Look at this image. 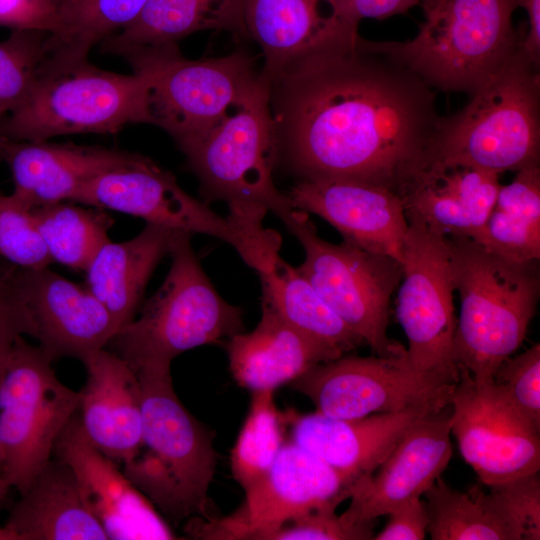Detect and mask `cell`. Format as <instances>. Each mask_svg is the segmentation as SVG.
I'll use <instances>...</instances> for the list:
<instances>
[{"label":"cell","instance_id":"d6986e66","mask_svg":"<svg viewBox=\"0 0 540 540\" xmlns=\"http://www.w3.org/2000/svg\"><path fill=\"white\" fill-rule=\"evenodd\" d=\"M54 454L73 471L90 513L110 540L177 539L155 506L84 433L78 415L59 437Z\"/></svg>","mask_w":540,"mask_h":540},{"label":"cell","instance_id":"ab89813d","mask_svg":"<svg viewBox=\"0 0 540 540\" xmlns=\"http://www.w3.org/2000/svg\"><path fill=\"white\" fill-rule=\"evenodd\" d=\"M23 335L35 337L32 317L15 287L12 269L0 270V373Z\"/></svg>","mask_w":540,"mask_h":540},{"label":"cell","instance_id":"d590c367","mask_svg":"<svg viewBox=\"0 0 540 540\" xmlns=\"http://www.w3.org/2000/svg\"><path fill=\"white\" fill-rule=\"evenodd\" d=\"M0 255L20 268L37 269L53 263L31 208L14 194L0 193Z\"/></svg>","mask_w":540,"mask_h":540},{"label":"cell","instance_id":"2e32d148","mask_svg":"<svg viewBox=\"0 0 540 540\" xmlns=\"http://www.w3.org/2000/svg\"><path fill=\"white\" fill-rule=\"evenodd\" d=\"M242 36L260 47V78L267 85L307 56L353 47L358 25L342 0H239Z\"/></svg>","mask_w":540,"mask_h":540},{"label":"cell","instance_id":"4fadbf2b","mask_svg":"<svg viewBox=\"0 0 540 540\" xmlns=\"http://www.w3.org/2000/svg\"><path fill=\"white\" fill-rule=\"evenodd\" d=\"M353 482L293 441L284 442L266 474L245 491V501L221 518H191L188 535L203 539L267 540L284 523L350 497Z\"/></svg>","mask_w":540,"mask_h":540},{"label":"cell","instance_id":"c3c4849f","mask_svg":"<svg viewBox=\"0 0 540 540\" xmlns=\"http://www.w3.org/2000/svg\"><path fill=\"white\" fill-rule=\"evenodd\" d=\"M6 140H7V139H5V138L2 136L1 132H0V147L3 145V143H4Z\"/></svg>","mask_w":540,"mask_h":540},{"label":"cell","instance_id":"6da1fadb","mask_svg":"<svg viewBox=\"0 0 540 540\" xmlns=\"http://www.w3.org/2000/svg\"><path fill=\"white\" fill-rule=\"evenodd\" d=\"M278 161L301 180H353L400 194L442 117L434 89L370 41L300 59L269 83Z\"/></svg>","mask_w":540,"mask_h":540},{"label":"cell","instance_id":"f6af8a7d","mask_svg":"<svg viewBox=\"0 0 540 540\" xmlns=\"http://www.w3.org/2000/svg\"><path fill=\"white\" fill-rule=\"evenodd\" d=\"M11 488L4 474V458L0 448V510L4 507Z\"/></svg>","mask_w":540,"mask_h":540},{"label":"cell","instance_id":"60d3db41","mask_svg":"<svg viewBox=\"0 0 540 540\" xmlns=\"http://www.w3.org/2000/svg\"><path fill=\"white\" fill-rule=\"evenodd\" d=\"M57 8L54 0H0V26L50 32Z\"/></svg>","mask_w":540,"mask_h":540},{"label":"cell","instance_id":"83f0119b","mask_svg":"<svg viewBox=\"0 0 540 540\" xmlns=\"http://www.w3.org/2000/svg\"><path fill=\"white\" fill-rule=\"evenodd\" d=\"M261 305L272 308L287 323L341 357L364 341L329 307L302 273L278 255L258 273Z\"/></svg>","mask_w":540,"mask_h":540},{"label":"cell","instance_id":"7bdbcfd3","mask_svg":"<svg viewBox=\"0 0 540 540\" xmlns=\"http://www.w3.org/2000/svg\"><path fill=\"white\" fill-rule=\"evenodd\" d=\"M350 19L359 24L364 18L385 19L408 11L421 0H342Z\"/></svg>","mask_w":540,"mask_h":540},{"label":"cell","instance_id":"8d00e7d4","mask_svg":"<svg viewBox=\"0 0 540 540\" xmlns=\"http://www.w3.org/2000/svg\"><path fill=\"white\" fill-rule=\"evenodd\" d=\"M494 383L512 407L540 431V344L536 343L497 368Z\"/></svg>","mask_w":540,"mask_h":540},{"label":"cell","instance_id":"30bf717a","mask_svg":"<svg viewBox=\"0 0 540 540\" xmlns=\"http://www.w3.org/2000/svg\"><path fill=\"white\" fill-rule=\"evenodd\" d=\"M51 363L22 336L0 373L4 474L20 495L52 460L59 437L79 410V391L64 385Z\"/></svg>","mask_w":540,"mask_h":540},{"label":"cell","instance_id":"7c38bea8","mask_svg":"<svg viewBox=\"0 0 540 540\" xmlns=\"http://www.w3.org/2000/svg\"><path fill=\"white\" fill-rule=\"evenodd\" d=\"M458 379L447 373L418 370L406 354L341 356L315 365L290 386L311 400L316 413L355 419L430 402H449Z\"/></svg>","mask_w":540,"mask_h":540},{"label":"cell","instance_id":"e0dca14e","mask_svg":"<svg viewBox=\"0 0 540 540\" xmlns=\"http://www.w3.org/2000/svg\"><path fill=\"white\" fill-rule=\"evenodd\" d=\"M451 412L448 403L418 419L372 475L353 483L350 505L340 517L350 525L370 523L421 498L451 459Z\"/></svg>","mask_w":540,"mask_h":540},{"label":"cell","instance_id":"4dcf8cb0","mask_svg":"<svg viewBox=\"0 0 540 540\" xmlns=\"http://www.w3.org/2000/svg\"><path fill=\"white\" fill-rule=\"evenodd\" d=\"M424 496L433 540H522L491 490L474 486L462 493L440 476Z\"/></svg>","mask_w":540,"mask_h":540},{"label":"cell","instance_id":"484cf974","mask_svg":"<svg viewBox=\"0 0 540 540\" xmlns=\"http://www.w3.org/2000/svg\"><path fill=\"white\" fill-rule=\"evenodd\" d=\"M181 233L146 223L139 234L127 241L110 240L89 265L87 288L109 311L117 331L136 317L152 273L170 255Z\"/></svg>","mask_w":540,"mask_h":540},{"label":"cell","instance_id":"4316f807","mask_svg":"<svg viewBox=\"0 0 540 540\" xmlns=\"http://www.w3.org/2000/svg\"><path fill=\"white\" fill-rule=\"evenodd\" d=\"M19 540H107L87 509L76 477L64 462L51 460L12 506L4 524Z\"/></svg>","mask_w":540,"mask_h":540},{"label":"cell","instance_id":"277c9868","mask_svg":"<svg viewBox=\"0 0 540 540\" xmlns=\"http://www.w3.org/2000/svg\"><path fill=\"white\" fill-rule=\"evenodd\" d=\"M538 70L521 43L461 111L441 119L423 169L467 165L500 175L539 165Z\"/></svg>","mask_w":540,"mask_h":540},{"label":"cell","instance_id":"f546056e","mask_svg":"<svg viewBox=\"0 0 540 540\" xmlns=\"http://www.w3.org/2000/svg\"><path fill=\"white\" fill-rule=\"evenodd\" d=\"M475 241L515 262L539 261V165L518 170L511 183L500 186L484 228Z\"/></svg>","mask_w":540,"mask_h":540},{"label":"cell","instance_id":"8992f818","mask_svg":"<svg viewBox=\"0 0 540 540\" xmlns=\"http://www.w3.org/2000/svg\"><path fill=\"white\" fill-rule=\"evenodd\" d=\"M516 8L517 0H447L425 14L413 39L370 43L432 89L472 95L521 45Z\"/></svg>","mask_w":540,"mask_h":540},{"label":"cell","instance_id":"ffe728a7","mask_svg":"<svg viewBox=\"0 0 540 540\" xmlns=\"http://www.w3.org/2000/svg\"><path fill=\"white\" fill-rule=\"evenodd\" d=\"M287 195L295 209L335 227L344 242L402 264L409 223L395 191L353 180H300Z\"/></svg>","mask_w":540,"mask_h":540},{"label":"cell","instance_id":"cb8c5ba5","mask_svg":"<svg viewBox=\"0 0 540 540\" xmlns=\"http://www.w3.org/2000/svg\"><path fill=\"white\" fill-rule=\"evenodd\" d=\"M82 362L87 381L79 391L81 427L97 449L123 464L141 442L140 382L127 362L106 348Z\"/></svg>","mask_w":540,"mask_h":540},{"label":"cell","instance_id":"9a60e30c","mask_svg":"<svg viewBox=\"0 0 540 540\" xmlns=\"http://www.w3.org/2000/svg\"><path fill=\"white\" fill-rule=\"evenodd\" d=\"M449 404L450 432L483 484L539 472L540 431L512 407L493 379L477 381L459 367Z\"/></svg>","mask_w":540,"mask_h":540},{"label":"cell","instance_id":"52a82bcc","mask_svg":"<svg viewBox=\"0 0 540 540\" xmlns=\"http://www.w3.org/2000/svg\"><path fill=\"white\" fill-rule=\"evenodd\" d=\"M206 202L258 207L287 227L297 213L275 186L278 144L269 88L260 82L208 130L178 145Z\"/></svg>","mask_w":540,"mask_h":540},{"label":"cell","instance_id":"44dd1931","mask_svg":"<svg viewBox=\"0 0 540 540\" xmlns=\"http://www.w3.org/2000/svg\"><path fill=\"white\" fill-rule=\"evenodd\" d=\"M449 402L437 401L399 412L336 419L319 413L286 412L291 441L350 479L372 475L406 431L423 416Z\"/></svg>","mask_w":540,"mask_h":540},{"label":"cell","instance_id":"f1b7e54d","mask_svg":"<svg viewBox=\"0 0 540 540\" xmlns=\"http://www.w3.org/2000/svg\"><path fill=\"white\" fill-rule=\"evenodd\" d=\"M203 30L242 36L239 0H148L137 18L101 44L120 54L135 47L161 46Z\"/></svg>","mask_w":540,"mask_h":540},{"label":"cell","instance_id":"d6a6232c","mask_svg":"<svg viewBox=\"0 0 540 540\" xmlns=\"http://www.w3.org/2000/svg\"><path fill=\"white\" fill-rule=\"evenodd\" d=\"M35 225L53 262L85 271L110 241L114 220L107 214L59 202L31 209Z\"/></svg>","mask_w":540,"mask_h":540},{"label":"cell","instance_id":"5b68a950","mask_svg":"<svg viewBox=\"0 0 540 540\" xmlns=\"http://www.w3.org/2000/svg\"><path fill=\"white\" fill-rule=\"evenodd\" d=\"M138 380L141 442L123 463V473L175 524L193 517L210 518L208 491L217 462L215 433L182 404L171 376Z\"/></svg>","mask_w":540,"mask_h":540},{"label":"cell","instance_id":"74e56055","mask_svg":"<svg viewBox=\"0 0 540 540\" xmlns=\"http://www.w3.org/2000/svg\"><path fill=\"white\" fill-rule=\"evenodd\" d=\"M335 510L336 507H324L292 519L271 533L267 540L373 539L374 522L350 525Z\"/></svg>","mask_w":540,"mask_h":540},{"label":"cell","instance_id":"e575fe53","mask_svg":"<svg viewBox=\"0 0 540 540\" xmlns=\"http://www.w3.org/2000/svg\"><path fill=\"white\" fill-rule=\"evenodd\" d=\"M47 31L13 29L0 41V122L31 91L48 60Z\"/></svg>","mask_w":540,"mask_h":540},{"label":"cell","instance_id":"603a6c76","mask_svg":"<svg viewBox=\"0 0 540 540\" xmlns=\"http://www.w3.org/2000/svg\"><path fill=\"white\" fill-rule=\"evenodd\" d=\"M499 174L467 165L425 168L403 188L408 221L442 236L476 240L496 201Z\"/></svg>","mask_w":540,"mask_h":540},{"label":"cell","instance_id":"ac0fdd59","mask_svg":"<svg viewBox=\"0 0 540 540\" xmlns=\"http://www.w3.org/2000/svg\"><path fill=\"white\" fill-rule=\"evenodd\" d=\"M15 287L30 312L35 339L51 360L81 361L106 348L117 328L106 307L86 287L48 267L12 270Z\"/></svg>","mask_w":540,"mask_h":540},{"label":"cell","instance_id":"7dc6e473","mask_svg":"<svg viewBox=\"0 0 540 540\" xmlns=\"http://www.w3.org/2000/svg\"><path fill=\"white\" fill-rule=\"evenodd\" d=\"M0 540H19L18 535L5 525L0 527Z\"/></svg>","mask_w":540,"mask_h":540},{"label":"cell","instance_id":"f35d334b","mask_svg":"<svg viewBox=\"0 0 540 540\" xmlns=\"http://www.w3.org/2000/svg\"><path fill=\"white\" fill-rule=\"evenodd\" d=\"M490 490L499 499L522 540L540 539V479L538 473L493 484Z\"/></svg>","mask_w":540,"mask_h":540},{"label":"cell","instance_id":"b9f144b4","mask_svg":"<svg viewBox=\"0 0 540 540\" xmlns=\"http://www.w3.org/2000/svg\"><path fill=\"white\" fill-rule=\"evenodd\" d=\"M383 529L373 536L375 540H423L429 523L425 502L421 498L408 501L389 514Z\"/></svg>","mask_w":540,"mask_h":540},{"label":"cell","instance_id":"3957f363","mask_svg":"<svg viewBox=\"0 0 540 540\" xmlns=\"http://www.w3.org/2000/svg\"><path fill=\"white\" fill-rule=\"evenodd\" d=\"M446 238L461 303L455 361L475 380H491L526 337L539 297L536 262L509 260L468 237Z\"/></svg>","mask_w":540,"mask_h":540},{"label":"cell","instance_id":"d4e9b609","mask_svg":"<svg viewBox=\"0 0 540 540\" xmlns=\"http://www.w3.org/2000/svg\"><path fill=\"white\" fill-rule=\"evenodd\" d=\"M261 306V319L254 330L224 341L229 368L238 385L251 392L274 391L315 365L339 358L272 308Z\"/></svg>","mask_w":540,"mask_h":540},{"label":"cell","instance_id":"9c48e42d","mask_svg":"<svg viewBox=\"0 0 540 540\" xmlns=\"http://www.w3.org/2000/svg\"><path fill=\"white\" fill-rule=\"evenodd\" d=\"M146 86L149 124L179 145L215 124L259 82L255 60L238 50L216 58L191 60L176 44L122 51Z\"/></svg>","mask_w":540,"mask_h":540},{"label":"cell","instance_id":"836d02e7","mask_svg":"<svg viewBox=\"0 0 540 540\" xmlns=\"http://www.w3.org/2000/svg\"><path fill=\"white\" fill-rule=\"evenodd\" d=\"M273 394L252 392L249 412L231 451V471L244 490L266 474L285 442L287 416L277 409Z\"/></svg>","mask_w":540,"mask_h":540},{"label":"cell","instance_id":"bcb514c9","mask_svg":"<svg viewBox=\"0 0 540 540\" xmlns=\"http://www.w3.org/2000/svg\"><path fill=\"white\" fill-rule=\"evenodd\" d=\"M446 1L447 0H421L423 10H424V15L432 12L433 10L441 6Z\"/></svg>","mask_w":540,"mask_h":540},{"label":"cell","instance_id":"681fc988","mask_svg":"<svg viewBox=\"0 0 540 540\" xmlns=\"http://www.w3.org/2000/svg\"><path fill=\"white\" fill-rule=\"evenodd\" d=\"M54 1L57 4V6H59L63 2V0H54Z\"/></svg>","mask_w":540,"mask_h":540},{"label":"cell","instance_id":"ee69618b","mask_svg":"<svg viewBox=\"0 0 540 540\" xmlns=\"http://www.w3.org/2000/svg\"><path fill=\"white\" fill-rule=\"evenodd\" d=\"M518 7H522L528 16L529 29L522 41V48L539 67L540 62V0H517Z\"/></svg>","mask_w":540,"mask_h":540},{"label":"cell","instance_id":"7a4b0ae2","mask_svg":"<svg viewBox=\"0 0 540 540\" xmlns=\"http://www.w3.org/2000/svg\"><path fill=\"white\" fill-rule=\"evenodd\" d=\"M192 236L180 234L163 283L108 343L138 378L171 376L178 355L244 332L242 310L217 292L192 248Z\"/></svg>","mask_w":540,"mask_h":540},{"label":"cell","instance_id":"7402d4cb","mask_svg":"<svg viewBox=\"0 0 540 540\" xmlns=\"http://www.w3.org/2000/svg\"><path fill=\"white\" fill-rule=\"evenodd\" d=\"M140 154L73 143L6 140L0 158L12 174L14 194L29 208L70 201L95 177L136 162Z\"/></svg>","mask_w":540,"mask_h":540},{"label":"cell","instance_id":"5bb4252c","mask_svg":"<svg viewBox=\"0 0 540 540\" xmlns=\"http://www.w3.org/2000/svg\"><path fill=\"white\" fill-rule=\"evenodd\" d=\"M396 316L406 335V359L416 369L459 378L454 356V312L450 252L445 236L408 221Z\"/></svg>","mask_w":540,"mask_h":540},{"label":"cell","instance_id":"ba28073f","mask_svg":"<svg viewBox=\"0 0 540 540\" xmlns=\"http://www.w3.org/2000/svg\"><path fill=\"white\" fill-rule=\"evenodd\" d=\"M149 124L141 76L103 70L87 60L45 64L29 94L0 122L11 141L42 142L71 134H116Z\"/></svg>","mask_w":540,"mask_h":540},{"label":"cell","instance_id":"8fae6325","mask_svg":"<svg viewBox=\"0 0 540 540\" xmlns=\"http://www.w3.org/2000/svg\"><path fill=\"white\" fill-rule=\"evenodd\" d=\"M288 230L303 247L297 269L339 318L380 357L402 356L406 348L387 336L390 299L402 264L347 242L322 239L307 213L298 210Z\"/></svg>","mask_w":540,"mask_h":540},{"label":"cell","instance_id":"1f68e13d","mask_svg":"<svg viewBox=\"0 0 540 540\" xmlns=\"http://www.w3.org/2000/svg\"><path fill=\"white\" fill-rule=\"evenodd\" d=\"M148 0H63L47 32L48 62L88 59L90 50L132 23Z\"/></svg>","mask_w":540,"mask_h":540}]
</instances>
